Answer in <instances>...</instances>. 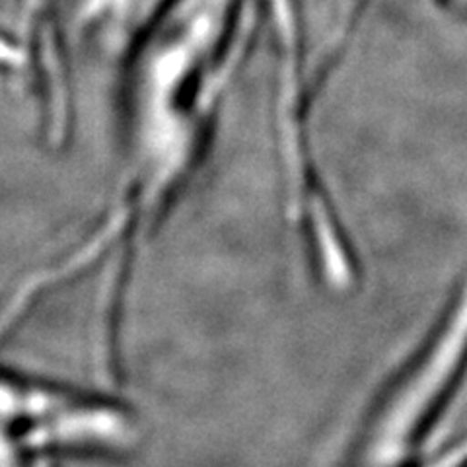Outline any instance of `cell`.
<instances>
[{"label":"cell","mask_w":467,"mask_h":467,"mask_svg":"<svg viewBox=\"0 0 467 467\" xmlns=\"http://www.w3.org/2000/svg\"><path fill=\"white\" fill-rule=\"evenodd\" d=\"M467 353V285L448 316L444 327L438 333V339L429 348L427 357L409 376L401 393H396L382 419L376 427L378 454L389 460L400 456L401 444L413 441V434L422 429L427 415L432 411L438 400L442 398L448 384L458 374L463 357Z\"/></svg>","instance_id":"6da1fadb"},{"label":"cell","mask_w":467,"mask_h":467,"mask_svg":"<svg viewBox=\"0 0 467 467\" xmlns=\"http://www.w3.org/2000/svg\"><path fill=\"white\" fill-rule=\"evenodd\" d=\"M113 3L115 0H70V18L77 24L94 22L101 16V12H106Z\"/></svg>","instance_id":"7a4b0ae2"}]
</instances>
